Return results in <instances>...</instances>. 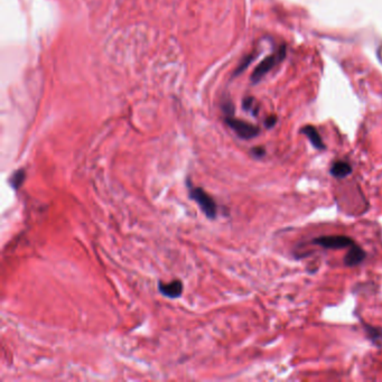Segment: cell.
Returning <instances> with one entry per match:
<instances>
[{
    "label": "cell",
    "mask_w": 382,
    "mask_h": 382,
    "mask_svg": "<svg viewBox=\"0 0 382 382\" xmlns=\"http://www.w3.org/2000/svg\"><path fill=\"white\" fill-rule=\"evenodd\" d=\"M365 251L361 248V247L354 244L349 248L345 258H344V265L346 267H357L360 263H362L365 259Z\"/></svg>",
    "instance_id": "obj_5"
},
{
    "label": "cell",
    "mask_w": 382,
    "mask_h": 382,
    "mask_svg": "<svg viewBox=\"0 0 382 382\" xmlns=\"http://www.w3.org/2000/svg\"><path fill=\"white\" fill-rule=\"evenodd\" d=\"M254 106H255V99L252 98H246L244 100V109L247 110V111H250L254 109Z\"/></svg>",
    "instance_id": "obj_13"
},
{
    "label": "cell",
    "mask_w": 382,
    "mask_h": 382,
    "mask_svg": "<svg viewBox=\"0 0 382 382\" xmlns=\"http://www.w3.org/2000/svg\"><path fill=\"white\" fill-rule=\"evenodd\" d=\"M285 56H286V46L282 45L278 48V51L276 53H273L271 54V55L266 57L265 60L261 61L259 65L255 68L254 73H252L251 75L252 82L254 83L259 82V81L265 77L269 71H271V70L275 67L278 63H281L284 60Z\"/></svg>",
    "instance_id": "obj_2"
},
{
    "label": "cell",
    "mask_w": 382,
    "mask_h": 382,
    "mask_svg": "<svg viewBox=\"0 0 382 382\" xmlns=\"http://www.w3.org/2000/svg\"><path fill=\"white\" fill-rule=\"evenodd\" d=\"M365 333H367L368 337L370 338L376 345H382V329L379 327H374L368 324H364Z\"/></svg>",
    "instance_id": "obj_9"
},
{
    "label": "cell",
    "mask_w": 382,
    "mask_h": 382,
    "mask_svg": "<svg viewBox=\"0 0 382 382\" xmlns=\"http://www.w3.org/2000/svg\"><path fill=\"white\" fill-rule=\"evenodd\" d=\"M276 122H277V117L276 116H270V117H268L267 119H266L265 125H266V127L268 129H270V128H272L273 126L276 125Z\"/></svg>",
    "instance_id": "obj_14"
},
{
    "label": "cell",
    "mask_w": 382,
    "mask_h": 382,
    "mask_svg": "<svg viewBox=\"0 0 382 382\" xmlns=\"http://www.w3.org/2000/svg\"><path fill=\"white\" fill-rule=\"evenodd\" d=\"M26 179V173L24 169H19V170H16L15 173L13 174V176L10 177L9 180V183L10 185H12L13 188H19L21 186V184H23L24 181Z\"/></svg>",
    "instance_id": "obj_10"
},
{
    "label": "cell",
    "mask_w": 382,
    "mask_h": 382,
    "mask_svg": "<svg viewBox=\"0 0 382 382\" xmlns=\"http://www.w3.org/2000/svg\"><path fill=\"white\" fill-rule=\"evenodd\" d=\"M252 60H254V54H249V55H247V56L244 58V61H242V62L240 63V65H239L238 70H236V71H235V74H240L242 71H245V70H246L247 67H248L249 64L252 62Z\"/></svg>",
    "instance_id": "obj_11"
},
{
    "label": "cell",
    "mask_w": 382,
    "mask_h": 382,
    "mask_svg": "<svg viewBox=\"0 0 382 382\" xmlns=\"http://www.w3.org/2000/svg\"><path fill=\"white\" fill-rule=\"evenodd\" d=\"M225 122L241 139H246V141L255 138L260 133V129L257 126L245 120L236 119L233 116H228L225 118Z\"/></svg>",
    "instance_id": "obj_4"
},
{
    "label": "cell",
    "mask_w": 382,
    "mask_h": 382,
    "mask_svg": "<svg viewBox=\"0 0 382 382\" xmlns=\"http://www.w3.org/2000/svg\"><path fill=\"white\" fill-rule=\"evenodd\" d=\"M352 171H353L352 166L350 165L348 161H344V160L334 161V163L332 164L331 169H330L331 175L338 180L345 179V177L352 174Z\"/></svg>",
    "instance_id": "obj_7"
},
{
    "label": "cell",
    "mask_w": 382,
    "mask_h": 382,
    "mask_svg": "<svg viewBox=\"0 0 382 382\" xmlns=\"http://www.w3.org/2000/svg\"><path fill=\"white\" fill-rule=\"evenodd\" d=\"M300 132L305 134V136L309 139L310 144L313 145V146L316 149H320V150L325 149V145H324V143H323V139L321 137V134H320L319 131H317V129L315 127L305 126L302 129V130H300Z\"/></svg>",
    "instance_id": "obj_8"
},
{
    "label": "cell",
    "mask_w": 382,
    "mask_h": 382,
    "mask_svg": "<svg viewBox=\"0 0 382 382\" xmlns=\"http://www.w3.org/2000/svg\"><path fill=\"white\" fill-rule=\"evenodd\" d=\"M190 197L193 201L197 203L202 212L206 215L210 220H214L218 215V206L217 203L213 200L211 195L201 187H193L190 186Z\"/></svg>",
    "instance_id": "obj_1"
},
{
    "label": "cell",
    "mask_w": 382,
    "mask_h": 382,
    "mask_svg": "<svg viewBox=\"0 0 382 382\" xmlns=\"http://www.w3.org/2000/svg\"><path fill=\"white\" fill-rule=\"evenodd\" d=\"M310 244L329 250H341L349 249L350 247L356 244V241L346 235H322L319 238H314L310 241Z\"/></svg>",
    "instance_id": "obj_3"
},
{
    "label": "cell",
    "mask_w": 382,
    "mask_h": 382,
    "mask_svg": "<svg viewBox=\"0 0 382 382\" xmlns=\"http://www.w3.org/2000/svg\"><path fill=\"white\" fill-rule=\"evenodd\" d=\"M251 155L255 158H262L266 155V150L263 147H255L251 149Z\"/></svg>",
    "instance_id": "obj_12"
},
{
    "label": "cell",
    "mask_w": 382,
    "mask_h": 382,
    "mask_svg": "<svg viewBox=\"0 0 382 382\" xmlns=\"http://www.w3.org/2000/svg\"><path fill=\"white\" fill-rule=\"evenodd\" d=\"M159 292L168 298H179L183 293V284L181 281H173L168 284H159Z\"/></svg>",
    "instance_id": "obj_6"
}]
</instances>
